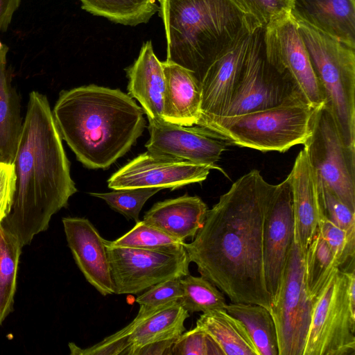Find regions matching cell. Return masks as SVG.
<instances>
[{
  "label": "cell",
  "mask_w": 355,
  "mask_h": 355,
  "mask_svg": "<svg viewBox=\"0 0 355 355\" xmlns=\"http://www.w3.org/2000/svg\"><path fill=\"white\" fill-rule=\"evenodd\" d=\"M303 145L318 181L355 212V149L345 144L324 105L316 111L311 134Z\"/></svg>",
  "instance_id": "11"
},
{
  "label": "cell",
  "mask_w": 355,
  "mask_h": 355,
  "mask_svg": "<svg viewBox=\"0 0 355 355\" xmlns=\"http://www.w3.org/2000/svg\"><path fill=\"white\" fill-rule=\"evenodd\" d=\"M218 166L202 164L169 155L148 150L115 172L107 180L113 190L138 188H170L172 190L205 180Z\"/></svg>",
  "instance_id": "14"
},
{
  "label": "cell",
  "mask_w": 355,
  "mask_h": 355,
  "mask_svg": "<svg viewBox=\"0 0 355 355\" xmlns=\"http://www.w3.org/2000/svg\"><path fill=\"white\" fill-rule=\"evenodd\" d=\"M242 11L260 26L288 13L291 0H234Z\"/></svg>",
  "instance_id": "36"
},
{
  "label": "cell",
  "mask_w": 355,
  "mask_h": 355,
  "mask_svg": "<svg viewBox=\"0 0 355 355\" xmlns=\"http://www.w3.org/2000/svg\"><path fill=\"white\" fill-rule=\"evenodd\" d=\"M171 354L224 355L216 342L198 326L178 338L172 347Z\"/></svg>",
  "instance_id": "34"
},
{
  "label": "cell",
  "mask_w": 355,
  "mask_h": 355,
  "mask_svg": "<svg viewBox=\"0 0 355 355\" xmlns=\"http://www.w3.org/2000/svg\"><path fill=\"white\" fill-rule=\"evenodd\" d=\"M337 268L332 252L318 231L304 256L306 291L313 302Z\"/></svg>",
  "instance_id": "29"
},
{
  "label": "cell",
  "mask_w": 355,
  "mask_h": 355,
  "mask_svg": "<svg viewBox=\"0 0 355 355\" xmlns=\"http://www.w3.org/2000/svg\"><path fill=\"white\" fill-rule=\"evenodd\" d=\"M166 79L162 119L169 123L192 126L201 115V89L189 70L176 64L162 62Z\"/></svg>",
  "instance_id": "21"
},
{
  "label": "cell",
  "mask_w": 355,
  "mask_h": 355,
  "mask_svg": "<svg viewBox=\"0 0 355 355\" xmlns=\"http://www.w3.org/2000/svg\"><path fill=\"white\" fill-rule=\"evenodd\" d=\"M126 72L128 94L139 101L148 119H163L166 79L162 63L156 57L151 41L143 44L137 59Z\"/></svg>",
  "instance_id": "22"
},
{
  "label": "cell",
  "mask_w": 355,
  "mask_h": 355,
  "mask_svg": "<svg viewBox=\"0 0 355 355\" xmlns=\"http://www.w3.org/2000/svg\"><path fill=\"white\" fill-rule=\"evenodd\" d=\"M15 184L14 164L0 162V223L10 211L15 196Z\"/></svg>",
  "instance_id": "38"
},
{
  "label": "cell",
  "mask_w": 355,
  "mask_h": 355,
  "mask_svg": "<svg viewBox=\"0 0 355 355\" xmlns=\"http://www.w3.org/2000/svg\"><path fill=\"white\" fill-rule=\"evenodd\" d=\"M22 246L0 223V324L12 309Z\"/></svg>",
  "instance_id": "28"
},
{
  "label": "cell",
  "mask_w": 355,
  "mask_h": 355,
  "mask_svg": "<svg viewBox=\"0 0 355 355\" xmlns=\"http://www.w3.org/2000/svg\"><path fill=\"white\" fill-rule=\"evenodd\" d=\"M257 28L245 32L206 70L200 81V117L225 114L241 73L252 35Z\"/></svg>",
  "instance_id": "18"
},
{
  "label": "cell",
  "mask_w": 355,
  "mask_h": 355,
  "mask_svg": "<svg viewBox=\"0 0 355 355\" xmlns=\"http://www.w3.org/2000/svg\"><path fill=\"white\" fill-rule=\"evenodd\" d=\"M263 45L268 61L290 76L306 102L316 109L322 107V87L290 11L264 28Z\"/></svg>",
  "instance_id": "13"
},
{
  "label": "cell",
  "mask_w": 355,
  "mask_h": 355,
  "mask_svg": "<svg viewBox=\"0 0 355 355\" xmlns=\"http://www.w3.org/2000/svg\"><path fill=\"white\" fill-rule=\"evenodd\" d=\"M148 119V150L193 162L217 166L230 144L217 134L200 126H183L164 119Z\"/></svg>",
  "instance_id": "16"
},
{
  "label": "cell",
  "mask_w": 355,
  "mask_h": 355,
  "mask_svg": "<svg viewBox=\"0 0 355 355\" xmlns=\"http://www.w3.org/2000/svg\"><path fill=\"white\" fill-rule=\"evenodd\" d=\"M317 110L299 98L244 114L202 116L196 125L217 134L230 144L284 153L307 140Z\"/></svg>",
  "instance_id": "5"
},
{
  "label": "cell",
  "mask_w": 355,
  "mask_h": 355,
  "mask_svg": "<svg viewBox=\"0 0 355 355\" xmlns=\"http://www.w3.org/2000/svg\"><path fill=\"white\" fill-rule=\"evenodd\" d=\"M107 245L114 247H125L178 253L185 250L184 241L174 238L155 228L144 220L136 222L135 225L119 239L110 241Z\"/></svg>",
  "instance_id": "30"
},
{
  "label": "cell",
  "mask_w": 355,
  "mask_h": 355,
  "mask_svg": "<svg viewBox=\"0 0 355 355\" xmlns=\"http://www.w3.org/2000/svg\"><path fill=\"white\" fill-rule=\"evenodd\" d=\"M304 256L293 239L278 291L271 300L279 355H303L313 308L305 284Z\"/></svg>",
  "instance_id": "10"
},
{
  "label": "cell",
  "mask_w": 355,
  "mask_h": 355,
  "mask_svg": "<svg viewBox=\"0 0 355 355\" xmlns=\"http://www.w3.org/2000/svg\"><path fill=\"white\" fill-rule=\"evenodd\" d=\"M263 29L259 27L252 35L241 73L223 116L244 114L304 98L290 76L279 72L268 61Z\"/></svg>",
  "instance_id": "9"
},
{
  "label": "cell",
  "mask_w": 355,
  "mask_h": 355,
  "mask_svg": "<svg viewBox=\"0 0 355 355\" xmlns=\"http://www.w3.org/2000/svg\"><path fill=\"white\" fill-rule=\"evenodd\" d=\"M82 8L94 15L127 26L147 23L159 10L160 0H80Z\"/></svg>",
  "instance_id": "27"
},
{
  "label": "cell",
  "mask_w": 355,
  "mask_h": 355,
  "mask_svg": "<svg viewBox=\"0 0 355 355\" xmlns=\"http://www.w3.org/2000/svg\"><path fill=\"white\" fill-rule=\"evenodd\" d=\"M21 0H0V33L7 31Z\"/></svg>",
  "instance_id": "39"
},
{
  "label": "cell",
  "mask_w": 355,
  "mask_h": 355,
  "mask_svg": "<svg viewBox=\"0 0 355 355\" xmlns=\"http://www.w3.org/2000/svg\"><path fill=\"white\" fill-rule=\"evenodd\" d=\"M166 61L200 81L210 64L249 30L261 27L234 0H160Z\"/></svg>",
  "instance_id": "4"
},
{
  "label": "cell",
  "mask_w": 355,
  "mask_h": 355,
  "mask_svg": "<svg viewBox=\"0 0 355 355\" xmlns=\"http://www.w3.org/2000/svg\"><path fill=\"white\" fill-rule=\"evenodd\" d=\"M325 104L345 144L355 149V48L296 20Z\"/></svg>",
  "instance_id": "6"
},
{
  "label": "cell",
  "mask_w": 355,
  "mask_h": 355,
  "mask_svg": "<svg viewBox=\"0 0 355 355\" xmlns=\"http://www.w3.org/2000/svg\"><path fill=\"white\" fill-rule=\"evenodd\" d=\"M105 246L115 294H137L163 281L189 275L186 249L173 253Z\"/></svg>",
  "instance_id": "12"
},
{
  "label": "cell",
  "mask_w": 355,
  "mask_h": 355,
  "mask_svg": "<svg viewBox=\"0 0 355 355\" xmlns=\"http://www.w3.org/2000/svg\"><path fill=\"white\" fill-rule=\"evenodd\" d=\"M189 315L179 302L157 308L140 305L130 324L93 345L92 351L96 355H171Z\"/></svg>",
  "instance_id": "8"
},
{
  "label": "cell",
  "mask_w": 355,
  "mask_h": 355,
  "mask_svg": "<svg viewBox=\"0 0 355 355\" xmlns=\"http://www.w3.org/2000/svg\"><path fill=\"white\" fill-rule=\"evenodd\" d=\"M320 203L323 215L338 227L355 233V212L327 187L318 181Z\"/></svg>",
  "instance_id": "35"
},
{
  "label": "cell",
  "mask_w": 355,
  "mask_h": 355,
  "mask_svg": "<svg viewBox=\"0 0 355 355\" xmlns=\"http://www.w3.org/2000/svg\"><path fill=\"white\" fill-rule=\"evenodd\" d=\"M3 45L1 42L0 41V51L2 49V48L3 47Z\"/></svg>",
  "instance_id": "40"
},
{
  "label": "cell",
  "mask_w": 355,
  "mask_h": 355,
  "mask_svg": "<svg viewBox=\"0 0 355 355\" xmlns=\"http://www.w3.org/2000/svg\"><path fill=\"white\" fill-rule=\"evenodd\" d=\"M207 205L196 196L184 194L156 202L144 216L148 225L184 241L193 239L202 227Z\"/></svg>",
  "instance_id": "23"
},
{
  "label": "cell",
  "mask_w": 355,
  "mask_h": 355,
  "mask_svg": "<svg viewBox=\"0 0 355 355\" xmlns=\"http://www.w3.org/2000/svg\"><path fill=\"white\" fill-rule=\"evenodd\" d=\"M295 20L355 48L354 0H291Z\"/></svg>",
  "instance_id": "20"
},
{
  "label": "cell",
  "mask_w": 355,
  "mask_h": 355,
  "mask_svg": "<svg viewBox=\"0 0 355 355\" xmlns=\"http://www.w3.org/2000/svg\"><path fill=\"white\" fill-rule=\"evenodd\" d=\"M13 164V203L1 224L24 247L47 230L53 215L77 192L47 97L36 91L29 94Z\"/></svg>",
  "instance_id": "2"
},
{
  "label": "cell",
  "mask_w": 355,
  "mask_h": 355,
  "mask_svg": "<svg viewBox=\"0 0 355 355\" xmlns=\"http://www.w3.org/2000/svg\"><path fill=\"white\" fill-rule=\"evenodd\" d=\"M294 239V218L289 181L277 184L263 229V261L266 288L277 293Z\"/></svg>",
  "instance_id": "15"
},
{
  "label": "cell",
  "mask_w": 355,
  "mask_h": 355,
  "mask_svg": "<svg viewBox=\"0 0 355 355\" xmlns=\"http://www.w3.org/2000/svg\"><path fill=\"white\" fill-rule=\"evenodd\" d=\"M318 232L327 243L340 270L354 267L355 233H349L322 214Z\"/></svg>",
  "instance_id": "32"
},
{
  "label": "cell",
  "mask_w": 355,
  "mask_h": 355,
  "mask_svg": "<svg viewBox=\"0 0 355 355\" xmlns=\"http://www.w3.org/2000/svg\"><path fill=\"white\" fill-rule=\"evenodd\" d=\"M144 110L119 89L89 85L60 92L52 110L62 139L88 168H107L146 126Z\"/></svg>",
  "instance_id": "3"
},
{
  "label": "cell",
  "mask_w": 355,
  "mask_h": 355,
  "mask_svg": "<svg viewBox=\"0 0 355 355\" xmlns=\"http://www.w3.org/2000/svg\"><path fill=\"white\" fill-rule=\"evenodd\" d=\"M183 295L182 278L177 277L158 283L136 298V302L150 308L180 302Z\"/></svg>",
  "instance_id": "37"
},
{
  "label": "cell",
  "mask_w": 355,
  "mask_h": 355,
  "mask_svg": "<svg viewBox=\"0 0 355 355\" xmlns=\"http://www.w3.org/2000/svg\"><path fill=\"white\" fill-rule=\"evenodd\" d=\"M62 224L75 262L87 282L104 296L115 294L105 239L87 218L65 217Z\"/></svg>",
  "instance_id": "17"
},
{
  "label": "cell",
  "mask_w": 355,
  "mask_h": 355,
  "mask_svg": "<svg viewBox=\"0 0 355 355\" xmlns=\"http://www.w3.org/2000/svg\"><path fill=\"white\" fill-rule=\"evenodd\" d=\"M291 191L294 239L304 255L318 231L322 212L317 173L303 148L287 176Z\"/></svg>",
  "instance_id": "19"
},
{
  "label": "cell",
  "mask_w": 355,
  "mask_h": 355,
  "mask_svg": "<svg viewBox=\"0 0 355 355\" xmlns=\"http://www.w3.org/2000/svg\"><path fill=\"white\" fill-rule=\"evenodd\" d=\"M225 309L244 324L258 355H279L276 328L268 309L241 302L226 304Z\"/></svg>",
  "instance_id": "26"
},
{
  "label": "cell",
  "mask_w": 355,
  "mask_h": 355,
  "mask_svg": "<svg viewBox=\"0 0 355 355\" xmlns=\"http://www.w3.org/2000/svg\"><path fill=\"white\" fill-rule=\"evenodd\" d=\"M277 188L257 169L242 175L208 209L193 241L184 244L200 275L232 302L270 309L263 270V229Z\"/></svg>",
  "instance_id": "1"
},
{
  "label": "cell",
  "mask_w": 355,
  "mask_h": 355,
  "mask_svg": "<svg viewBox=\"0 0 355 355\" xmlns=\"http://www.w3.org/2000/svg\"><path fill=\"white\" fill-rule=\"evenodd\" d=\"M183 295L180 301L188 312H207L225 309L227 303L223 293L203 277L187 275L182 278Z\"/></svg>",
  "instance_id": "31"
},
{
  "label": "cell",
  "mask_w": 355,
  "mask_h": 355,
  "mask_svg": "<svg viewBox=\"0 0 355 355\" xmlns=\"http://www.w3.org/2000/svg\"><path fill=\"white\" fill-rule=\"evenodd\" d=\"M161 188H138L114 190L109 193H90L92 196L103 199L114 211L128 219L137 222L145 202Z\"/></svg>",
  "instance_id": "33"
},
{
  "label": "cell",
  "mask_w": 355,
  "mask_h": 355,
  "mask_svg": "<svg viewBox=\"0 0 355 355\" xmlns=\"http://www.w3.org/2000/svg\"><path fill=\"white\" fill-rule=\"evenodd\" d=\"M8 51L6 45L0 51V162L13 164L24 121L20 99L7 69Z\"/></svg>",
  "instance_id": "24"
},
{
  "label": "cell",
  "mask_w": 355,
  "mask_h": 355,
  "mask_svg": "<svg viewBox=\"0 0 355 355\" xmlns=\"http://www.w3.org/2000/svg\"><path fill=\"white\" fill-rule=\"evenodd\" d=\"M354 333L347 275L337 268L313 302L303 355H354Z\"/></svg>",
  "instance_id": "7"
},
{
  "label": "cell",
  "mask_w": 355,
  "mask_h": 355,
  "mask_svg": "<svg viewBox=\"0 0 355 355\" xmlns=\"http://www.w3.org/2000/svg\"><path fill=\"white\" fill-rule=\"evenodd\" d=\"M196 326L216 342L224 355H258L244 324L225 309L202 313Z\"/></svg>",
  "instance_id": "25"
}]
</instances>
